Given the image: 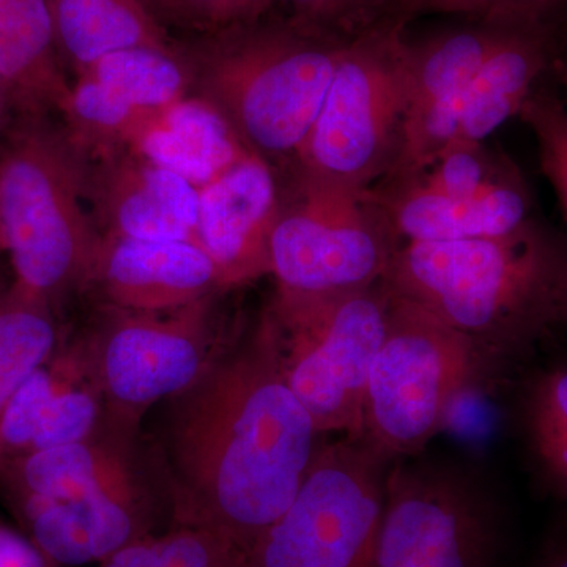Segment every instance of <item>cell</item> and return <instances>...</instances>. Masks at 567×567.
<instances>
[{"label": "cell", "mask_w": 567, "mask_h": 567, "mask_svg": "<svg viewBox=\"0 0 567 567\" xmlns=\"http://www.w3.org/2000/svg\"><path fill=\"white\" fill-rule=\"evenodd\" d=\"M142 440L171 527L210 529L246 559L292 503L324 435L284 375L267 311L199 379L153 406Z\"/></svg>", "instance_id": "1"}, {"label": "cell", "mask_w": 567, "mask_h": 567, "mask_svg": "<svg viewBox=\"0 0 567 567\" xmlns=\"http://www.w3.org/2000/svg\"><path fill=\"white\" fill-rule=\"evenodd\" d=\"M385 284L499 364L567 322V254L533 223L507 237L399 246Z\"/></svg>", "instance_id": "2"}, {"label": "cell", "mask_w": 567, "mask_h": 567, "mask_svg": "<svg viewBox=\"0 0 567 567\" xmlns=\"http://www.w3.org/2000/svg\"><path fill=\"white\" fill-rule=\"evenodd\" d=\"M87 171L73 137L22 130L0 156V233L13 286L55 303L87 286L100 235L82 199Z\"/></svg>", "instance_id": "3"}, {"label": "cell", "mask_w": 567, "mask_h": 567, "mask_svg": "<svg viewBox=\"0 0 567 567\" xmlns=\"http://www.w3.org/2000/svg\"><path fill=\"white\" fill-rule=\"evenodd\" d=\"M349 40L295 22L235 25L205 59L204 81L254 152L297 156Z\"/></svg>", "instance_id": "4"}, {"label": "cell", "mask_w": 567, "mask_h": 567, "mask_svg": "<svg viewBox=\"0 0 567 567\" xmlns=\"http://www.w3.org/2000/svg\"><path fill=\"white\" fill-rule=\"evenodd\" d=\"M498 364L423 306L391 292L385 338L365 388L361 440L390 462L416 456L445 427L458 399Z\"/></svg>", "instance_id": "5"}, {"label": "cell", "mask_w": 567, "mask_h": 567, "mask_svg": "<svg viewBox=\"0 0 567 567\" xmlns=\"http://www.w3.org/2000/svg\"><path fill=\"white\" fill-rule=\"evenodd\" d=\"M390 308L385 281L342 293L276 290L267 315L284 375L320 434L363 439L365 388Z\"/></svg>", "instance_id": "6"}, {"label": "cell", "mask_w": 567, "mask_h": 567, "mask_svg": "<svg viewBox=\"0 0 567 567\" xmlns=\"http://www.w3.org/2000/svg\"><path fill=\"white\" fill-rule=\"evenodd\" d=\"M404 25L383 20L347 41L311 132L295 158L308 173L371 188L398 152L409 103Z\"/></svg>", "instance_id": "7"}, {"label": "cell", "mask_w": 567, "mask_h": 567, "mask_svg": "<svg viewBox=\"0 0 567 567\" xmlns=\"http://www.w3.org/2000/svg\"><path fill=\"white\" fill-rule=\"evenodd\" d=\"M399 238L374 189L298 171L281 196L271 276L286 293H342L385 281Z\"/></svg>", "instance_id": "8"}, {"label": "cell", "mask_w": 567, "mask_h": 567, "mask_svg": "<svg viewBox=\"0 0 567 567\" xmlns=\"http://www.w3.org/2000/svg\"><path fill=\"white\" fill-rule=\"evenodd\" d=\"M391 465L364 440H324L292 503L257 540L246 566L374 567Z\"/></svg>", "instance_id": "9"}, {"label": "cell", "mask_w": 567, "mask_h": 567, "mask_svg": "<svg viewBox=\"0 0 567 567\" xmlns=\"http://www.w3.org/2000/svg\"><path fill=\"white\" fill-rule=\"evenodd\" d=\"M215 300L162 312L107 306L82 339L112 421L141 429L153 406L199 379L226 339L213 319Z\"/></svg>", "instance_id": "10"}, {"label": "cell", "mask_w": 567, "mask_h": 567, "mask_svg": "<svg viewBox=\"0 0 567 567\" xmlns=\"http://www.w3.org/2000/svg\"><path fill=\"white\" fill-rule=\"evenodd\" d=\"M499 537L494 499L466 468L393 462L374 567H492Z\"/></svg>", "instance_id": "11"}, {"label": "cell", "mask_w": 567, "mask_h": 567, "mask_svg": "<svg viewBox=\"0 0 567 567\" xmlns=\"http://www.w3.org/2000/svg\"><path fill=\"white\" fill-rule=\"evenodd\" d=\"M106 405L84 339L61 342L0 420V472L25 454L69 445L99 431Z\"/></svg>", "instance_id": "12"}, {"label": "cell", "mask_w": 567, "mask_h": 567, "mask_svg": "<svg viewBox=\"0 0 567 567\" xmlns=\"http://www.w3.org/2000/svg\"><path fill=\"white\" fill-rule=\"evenodd\" d=\"M188 80L175 50L111 52L80 71L63 114L85 140L122 145L142 122L182 100Z\"/></svg>", "instance_id": "13"}, {"label": "cell", "mask_w": 567, "mask_h": 567, "mask_svg": "<svg viewBox=\"0 0 567 567\" xmlns=\"http://www.w3.org/2000/svg\"><path fill=\"white\" fill-rule=\"evenodd\" d=\"M279 205L274 171L257 152L199 189L197 241L218 268L224 290L271 275Z\"/></svg>", "instance_id": "14"}, {"label": "cell", "mask_w": 567, "mask_h": 567, "mask_svg": "<svg viewBox=\"0 0 567 567\" xmlns=\"http://www.w3.org/2000/svg\"><path fill=\"white\" fill-rule=\"evenodd\" d=\"M87 286L107 306L126 311H173L223 289L212 257L192 241L100 237Z\"/></svg>", "instance_id": "15"}, {"label": "cell", "mask_w": 567, "mask_h": 567, "mask_svg": "<svg viewBox=\"0 0 567 567\" xmlns=\"http://www.w3.org/2000/svg\"><path fill=\"white\" fill-rule=\"evenodd\" d=\"M89 188L106 224L104 235L199 245V188L181 175L128 151L106 159Z\"/></svg>", "instance_id": "16"}, {"label": "cell", "mask_w": 567, "mask_h": 567, "mask_svg": "<svg viewBox=\"0 0 567 567\" xmlns=\"http://www.w3.org/2000/svg\"><path fill=\"white\" fill-rule=\"evenodd\" d=\"M375 193L395 235L405 244L507 237L532 224L529 194L517 173L468 199H451L413 183Z\"/></svg>", "instance_id": "17"}, {"label": "cell", "mask_w": 567, "mask_h": 567, "mask_svg": "<svg viewBox=\"0 0 567 567\" xmlns=\"http://www.w3.org/2000/svg\"><path fill=\"white\" fill-rule=\"evenodd\" d=\"M122 145L199 189L254 152L215 103L185 96L142 122Z\"/></svg>", "instance_id": "18"}, {"label": "cell", "mask_w": 567, "mask_h": 567, "mask_svg": "<svg viewBox=\"0 0 567 567\" xmlns=\"http://www.w3.org/2000/svg\"><path fill=\"white\" fill-rule=\"evenodd\" d=\"M547 25H514L491 52L461 95L454 142H483L520 112L547 69Z\"/></svg>", "instance_id": "19"}, {"label": "cell", "mask_w": 567, "mask_h": 567, "mask_svg": "<svg viewBox=\"0 0 567 567\" xmlns=\"http://www.w3.org/2000/svg\"><path fill=\"white\" fill-rule=\"evenodd\" d=\"M61 59L50 0H0V85L9 95L65 111L71 85Z\"/></svg>", "instance_id": "20"}, {"label": "cell", "mask_w": 567, "mask_h": 567, "mask_svg": "<svg viewBox=\"0 0 567 567\" xmlns=\"http://www.w3.org/2000/svg\"><path fill=\"white\" fill-rule=\"evenodd\" d=\"M511 28L477 21L420 43L409 41V103L402 126L457 106L468 82Z\"/></svg>", "instance_id": "21"}, {"label": "cell", "mask_w": 567, "mask_h": 567, "mask_svg": "<svg viewBox=\"0 0 567 567\" xmlns=\"http://www.w3.org/2000/svg\"><path fill=\"white\" fill-rule=\"evenodd\" d=\"M50 6L61 58L78 73L115 51L174 50L142 0H50Z\"/></svg>", "instance_id": "22"}, {"label": "cell", "mask_w": 567, "mask_h": 567, "mask_svg": "<svg viewBox=\"0 0 567 567\" xmlns=\"http://www.w3.org/2000/svg\"><path fill=\"white\" fill-rule=\"evenodd\" d=\"M54 308L18 287L0 295V420L22 383L61 346Z\"/></svg>", "instance_id": "23"}, {"label": "cell", "mask_w": 567, "mask_h": 567, "mask_svg": "<svg viewBox=\"0 0 567 567\" xmlns=\"http://www.w3.org/2000/svg\"><path fill=\"white\" fill-rule=\"evenodd\" d=\"M522 420L533 461L567 502V365L551 369L529 385Z\"/></svg>", "instance_id": "24"}, {"label": "cell", "mask_w": 567, "mask_h": 567, "mask_svg": "<svg viewBox=\"0 0 567 567\" xmlns=\"http://www.w3.org/2000/svg\"><path fill=\"white\" fill-rule=\"evenodd\" d=\"M100 567H248L246 558L210 529L171 527L141 537Z\"/></svg>", "instance_id": "25"}, {"label": "cell", "mask_w": 567, "mask_h": 567, "mask_svg": "<svg viewBox=\"0 0 567 567\" xmlns=\"http://www.w3.org/2000/svg\"><path fill=\"white\" fill-rule=\"evenodd\" d=\"M516 173L505 159L492 155L483 142H453L423 173L402 183H413L425 192L451 199H468L488 192Z\"/></svg>", "instance_id": "26"}, {"label": "cell", "mask_w": 567, "mask_h": 567, "mask_svg": "<svg viewBox=\"0 0 567 567\" xmlns=\"http://www.w3.org/2000/svg\"><path fill=\"white\" fill-rule=\"evenodd\" d=\"M567 0H388V20L405 24L425 13L465 14L480 22L505 25H547Z\"/></svg>", "instance_id": "27"}, {"label": "cell", "mask_w": 567, "mask_h": 567, "mask_svg": "<svg viewBox=\"0 0 567 567\" xmlns=\"http://www.w3.org/2000/svg\"><path fill=\"white\" fill-rule=\"evenodd\" d=\"M518 114L528 123L539 145L540 163L567 216V112L550 93L535 92Z\"/></svg>", "instance_id": "28"}, {"label": "cell", "mask_w": 567, "mask_h": 567, "mask_svg": "<svg viewBox=\"0 0 567 567\" xmlns=\"http://www.w3.org/2000/svg\"><path fill=\"white\" fill-rule=\"evenodd\" d=\"M295 24L327 35L353 39L374 28L354 6L353 0H290Z\"/></svg>", "instance_id": "29"}, {"label": "cell", "mask_w": 567, "mask_h": 567, "mask_svg": "<svg viewBox=\"0 0 567 567\" xmlns=\"http://www.w3.org/2000/svg\"><path fill=\"white\" fill-rule=\"evenodd\" d=\"M0 567H59L17 525L0 520Z\"/></svg>", "instance_id": "30"}, {"label": "cell", "mask_w": 567, "mask_h": 567, "mask_svg": "<svg viewBox=\"0 0 567 567\" xmlns=\"http://www.w3.org/2000/svg\"><path fill=\"white\" fill-rule=\"evenodd\" d=\"M192 20L210 22L221 28H233L230 0H183Z\"/></svg>", "instance_id": "31"}, {"label": "cell", "mask_w": 567, "mask_h": 567, "mask_svg": "<svg viewBox=\"0 0 567 567\" xmlns=\"http://www.w3.org/2000/svg\"><path fill=\"white\" fill-rule=\"evenodd\" d=\"M274 0H230V18L235 25L254 24L270 9Z\"/></svg>", "instance_id": "32"}, {"label": "cell", "mask_w": 567, "mask_h": 567, "mask_svg": "<svg viewBox=\"0 0 567 567\" xmlns=\"http://www.w3.org/2000/svg\"><path fill=\"white\" fill-rule=\"evenodd\" d=\"M148 10L155 14L156 18H169L175 21H189L188 10H186L183 0H142Z\"/></svg>", "instance_id": "33"}, {"label": "cell", "mask_w": 567, "mask_h": 567, "mask_svg": "<svg viewBox=\"0 0 567 567\" xmlns=\"http://www.w3.org/2000/svg\"><path fill=\"white\" fill-rule=\"evenodd\" d=\"M369 24L388 20V0H353Z\"/></svg>", "instance_id": "34"}, {"label": "cell", "mask_w": 567, "mask_h": 567, "mask_svg": "<svg viewBox=\"0 0 567 567\" xmlns=\"http://www.w3.org/2000/svg\"><path fill=\"white\" fill-rule=\"evenodd\" d=\"M540 567H567V536L550 548Z\"/></svg>", "instance_id": "35"}, {"label": "cell", "mask_w": 567, "mask_h": 567, "mask_svg": "<svg viewBox=\"0 0 567 567\" xmlns=\"http://www.w3.org/2000/svg\"><path fill=\"white\" fill-rule=\"evenodd\" d=\"M9 92L0 85V132L7 122V100H9Z\"/></svg>", "instance_id": "36"}, {"label": "cell", "mask_w": 567, "mask_h": 567, "mask_svg": "<svg viewBox=\"0 0 567 567\" xmlns=\"http://www.w3.org/2000/svg\"><path fill=\"white\" fill-rule=\"evenodd\" d=\"M3 251H6V248H3L2 233H0V252Z\"/></svg>", "instance_id": "37"}, {"label": "cell", "mask_w": 567, "mask_h": 567, "mask_svg": "<svg viewBox=\"0 0 567 567\" xmlns=\"http://www.w3.org/2000/svg\"><path fill=\"white\" fill-rule=\"evenodd\" d=\"M565 107H566V112H567V106H565Z\"/></svg>", "instance_id": "38"}, {"label": "cell", "mask_w": 567, "mask_h": 567, "mask_svg": "<svg viewBox=\"0 0 567 567\" xmlns=\"http://www.w3.org/2000/svg\"><path fill=\"white\" fill-rule=\"evenodd\" d=\"M3 292H0V295H2Z\"/></svg>", "instance_id": "39"}]
</instances>
